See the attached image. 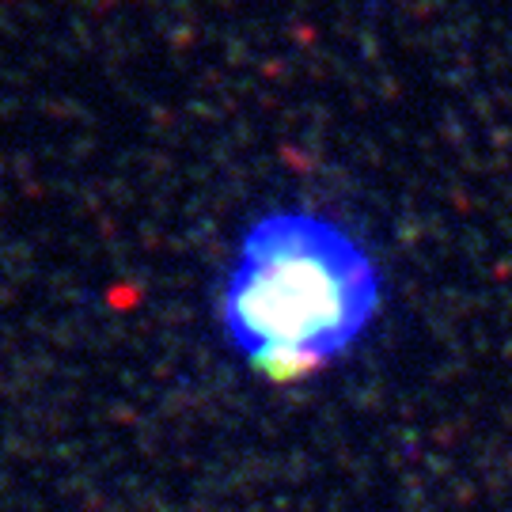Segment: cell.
Listing matches in <instances>:
<instances>
[{
    "label": "cell",
    "mask_w": 512,
    "mask_h": 512,
    "mask_svg": "<svg viewBox=\"0 0 512 512\" xmlns=\"http://www.w3.org/2000/svg\"><path fill=\"white\" fill-rule=\"evenodd\" d=\"M391 266L346 213L311 198L255 209L213 277V330L247 376L270 387L327 380L380 334Z\"/></svg>",
    "instance_id": "cell-1"
}]
</instances>
